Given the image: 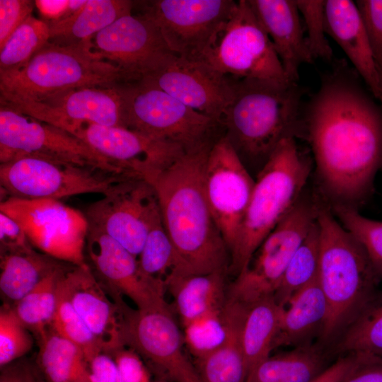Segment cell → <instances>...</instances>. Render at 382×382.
<instances>
[{
  "label": "cell",
  "mask_w": 382,
  "mask_h": 382,
  "mask_svg": "<svg viewBox=\"0 0 382 382\" xmlns=\"http://www.w3.org/2000/svg\"><path fill=\"white\" fill-rule=\"evenodd\" d=\"M329 206L357 209L382 167V111L350 76H326L303 118Z\"/></svg>",
  "instance_id": "6da1fadb"
},
{
  "label": "cell",
  "mask_w": 382,
  "mask_h": 382,
  "mask_svg": "<svg viewBox=\"0 0 382 382\" xmlns=\"http://www.w3.org/2000/svg\"><path fill=\"white\" fill-rule=\"evenodd\" d=\"M214 143L184 153L148 181L156 191L163 225L184 274L229 269V253L204 191V166Z\"/></svg>",
  "instance_id": "7a4b0ae2"
},
{
  "label": "cell",
  "mask_w": 382,
  "mask_h": 382,
  "mask_svg": "<svg viewBox=\"0 0 382 382\" xmlns=\"http://www.w3.org/2000/svg\"><path fill=\"white\" fill-rule=\"evenodd\" d=\"M320 255L318 280L328 306L321 345L335 342L376 295L381 279L360 242L318 203Z\"/></svg>",
  "instance_id": "3957f363"
},
{
  "label": "cell",
  "mask_w": 382,
  "mask_h": 382,
  "mask_svg": "<svg viewBox=\"0 0 382 382\" xmlns=\"http://www.w3.org/2000/svg\"><path fill=\"white\" fill-rule=\"evenodd\" d=\"M233 79V97L220 123L241 158L262 167L284 139L304 133L302 92L297 83Z\"/></svg>",
  "instance_id": "277c9868"
},
{
  "label": "cell",
  "mask_w": 382,
  "mask_h": 382,
  "mask_svg": "<svg viewBox=\"0 0 382 382\" xmlns=\"http://www.w3.org/2000/svg\"><path fill=\"white\" fill-rule=\"evenodd\" d=\"M310 162L299 151L295 137L284 139L262 166L255 180L250 200L229 269L236 277L301 195L311 173Z\"/></svg>",
  "instance_id": "5b68a950"
},
{
  "label": "cell",
  "mask_w": 382,
  "mask_h": 382,
  "mask_svg": "<svg viewBox=\"0 0 382 382\" xmlns=\"http://www.w3.org/2000/svg\"><path fill=\"white\" fill-rule=\"evenodd\" d=\"M125 83L120 69L83 45L48 42L21 69L0 73V102L28 100L76 88Z\"/></svg>",
  "instance_id": "8992f818"
},
{
  "label": "cell",
  "mask_w": 382,
  "mask_h": 382,
  "mask_svg": "<svg viewBox=\"0 0 382 382\" xmlns=\"http://www.w3.org/2000/svg\"><path fill=\"white\" fill-rule=\"evenodd\" d=\"M121 89L127 128L180 146L185 152L221 137L215 135L223 128L219 122L144 80L124 83Z\"/></svg>",
  "instance_id": "52a82bcc"
},
{
  "label": "cell",
  "mask_w": 382,
  "mask_h": 382,
  "mask_svg": "<svg viewBox=\"0 0 382 382\" xmlns=\"http://www.w3.org/2000/svg\"><path fill=\"white\" fill-rule=\"evenodd\" d=\"M200 60L228 76L290 82L248 0L236 1Z\"/></svg>",
  "instance_id": "ba28073f"
},
{
  "label": "cell",
  "mask_w": 382,
  "mask_h": 382,
  "mask_svg": "<svg viewBox=\"0 0 382 382\" xmlns=\"http://www.w3.org/2000/svg\"><path fill=\"white\" fill-rule=\"evenodd\" d=\"M35 157L119 175L134 176L75 135L0 105V163Z\"/></svg>",
  "instance_id": "9c48e42d"
},
{
  "label": "cell",
  "mask_w": 382,
  "mask_h": 382,
  "mask_svg": "<svg viewBox=\"0 0 382 382\" xmlns=\"http://www.w3.org/2000/svg\"><path fill=\"white\" fill-rule=\"evenodd\" d=\"M318 203L301 195L228 286V299L248 305L274 296L291 258L316 221Z\"/></svg>",
  "instance_id": "30bf717a"
},
{
  "label": "cell",
  "mask_w": 382,
  "mask_h": 382,
  "mask_svg": "<svg viewBox=\"0 0 382 382\" xmlns=\"http://www.w3.org/2000/svg\"><path fill=\"white\" fill-rule=\"evenodd\" d=\"M120 318V340L152 368L173 382H202L186 356L184 336L168 305L132 309L121 297L115 299Z\"/></svg>",
  "instance_id": "8fae6325"
},
{
  "label": "cell",
  "mask_w": 382,
  "mask_h": 382,
  "mask_svg": "<svg viewBox=\"0 0 382 382\" xmlns=\"http://www.w3.org/2000/svg\"><path fill=\"white\" fill-rule=\"evenodd\" d=\"M0 212L16 221L30 244L44 254L71 265L87 264L88 223L79 210L58 199L7 197Z\"/></svg>",
  "instance_id": "7c38bea8"
},
{
  "label": "cell",
  "mask_w": 382,
  "mask_h": 382,
  "mask_svg": "<svg viewBox=\"0 0 382 382\" xmlns=\"http://www.w3.org/2000/svg\"><path fill=\"white\" fill-rule=\"evenodd\" d=\"M236 4L233 0H149L134 1L133 8L155 24L175 55L200 60Z\"/></svg>",
  "instance_id": "4fadbf2b"
},
{
  "label": "cell",
  "mask_w": 382,
  "mask_h": 382,
  "mask_svg": "<svg viewBox=\"0 0 382 382\" xmlns=\"http://www.w3.org/2000/svg\"><path fill=\"white\" fill-rule=\"evenodd\" d=\"M132 176L112 175L70 164L24 157L0 164L1 192L7 197L54 199L86 193L105 194Z\"/></svg>",
  "instance_id": "5bb4252c"
},
{
  "label": "cell",
  "mask_w": 382,
  "mask_h": 382,
  "mask_svg": "<svg viewBox=\"0 0 382 382\" xmlns=\"http://www.w3.org/2000/svg\"><path fill=\"white\" fill-rule=\"evenodd\" d=\"M161 215L154 187L139 177L113 185L85 214L89 228L108 235L137 257Z\"/></svg>",
  "instance_id": "9a60e30c"
},
{
  "label": "cell",
  "mask_w": 382,
  "mask_h": 382,
  "mask_svg": "<svg viewBox=\"0 0 382 382\" xmlns=\"http://www.w3.org/2000/svg\"><path fill=\"white\" fill-rule=\"evenodd\" d=\"M254 185L243 161L223 134L209 151L204 170V191L229 256L236 245Z\"/></svg>",
  "instance_id": "2e32d148"
},
{
  "label": "cell",
  "mask_w": 382,
  "mask_h": 382,
  "mask_svg": "<svg viewBox=\"0 0 382 382\" xmlns=\"http://www.w3.org/2000/svg\"><path fill=\"white\" fill-rule=\"evenodd\" d=\"M122 84L112 88H70L0 103L72 134L85 123L126 127Z\"/></svg>",
  "instance_id": "e0dca14e"
},
{
  "label": "cell",
  "mask_w": 382,
  "mask_h": 382,
  "mask_svg": "<svg viewBox=\"0 0 382 382\" xmlns=\"http://www.w3.org/2000/svg\"><path fill=\"white\" fill-rule=\"evenodd\" d=\"M90 50L117 66L125 83L145 79L175 55L155 24L133 13L95 35Z\"/></svg>",
  "instance_id": "ac0fdd59"
},
{
  "label": "cell",
  "mask_w": 382,
  "mask_h": 382,
  "mask_svg": "<svg viewBox=\"0 0 382 382\" xmlns=\"http://www.w3.org/2000/svg\"><path fill=\"white\" fill-rule=\"evenodd\" d=\"M120 168L149 180L185 151L129 128L81 125L73 134Z\"/></svg>",
  "instance_id": "d6986e66"
},
{
  "label": "cell",
  "mask_w": 382,
  "mask_h": 382,
  "mask_svg": "<svg viewBox=\"0 0 382 382\" xmlns=\"http://www.w3.org/2000/svg\"><path fill=\"white\" fill-rule=\"evenodd\" d=\"M86 249L92 272L111 295L127 296L138 309L168 306L165 283L146 276L137 257L118 242L88 227Z\"/></svg>",
  "instance_id": "ffe728a7"
},
{
  "label": "cell",
  "mask_w": 382,
  "mask_h": 382,
  "mask_svg": "<svg viewBox=\"0 0 382 382\" xmlns=\"http://www.w3.org/2000/svg\"><path fill=\"white\" fill-rule=\"evenodd\" d=\"M142 80L219 123L234 93L233 77L202 60H189L176 55Z\"/></svg>",
  "instance_id": "44dd1931"
},
{
  "label": "cell",
  "mask_w": 382,
  "mask_h": 382,
  "mask_svg": "<svg viewBox=\"0 0 382 382\" xmlns=\"http://www.w3.org/2000/svg\"><path fill=\"white\" fill-rule=\"evenodd\" d=\"M59 282L73 307L100 341L103 352L122 347L119 308L110 301L89 265L64 266Z\"/></svg>",
  "instance_id": "7402d4cb"
},
{
  "label": "cell",
  "mask_w": 382,
  "mask_h": 382,
  "mask_svg": "<svg viewBox=\"0 0 382 382\" xmlns=\"http://www.w3.org/2000/svg\"><path fill=\"white\" fill-rule=\"evenodd\" d=\"M267 33L290 82L298 83L302 64L313 60L295 0H248Z\"/></svg>",
  "instance_id": "603a6c76"
},
{
  "label": "cell",
  "mask_w": 382,
  "mask_h": 382,
  "mask_svg": "<svg viewBox=\"0 0 382 382\" xmlns=\"http://www.w3.org/2000/svg\"><path fill=\"white\" fill-rule=\"evenodd\" d=\"M325 12L327 34L345 52L373 96L382 101L378 66L356 3L328 0Z\"/></svg>",
  "instance_id": "cb8c5ba5"
},
{
  "label": "cell",
  "mask_w": 382,
  "mask_h": 382,
  "mask_svg": "<svg viewBox=\"0 0 382 382\" xmlns=\"http://www.w3.org/2000/svg\"><path fill=\"white\" fill-rule=\"evenodd\" d=\"M225 274H178L166 281L183 329L222 313L228 298Z\"/></svg>",
  "instance_id": "d4e9b609"
},
{
  "label": "cell",
  "mask_w": 382,
  "mask_h": 382,
  "mask_svg": "<svg viewBox=\"0 0 382 382\" xmlns=\"http://www.w3.org/2000/svg\"><path fill=\"white\" fill-rule=\"evenodd\" d=\"M328 315V303L317 278L283 307L273 349L312 344L315 337L320 338Z\"/></svg>",
  "instance_id": "484cf974"
},
{
  "label": "cell",
  "mask_w": 382,
  "mask_h": 382,
  "mask_svg": "<svg viewBox=\"0 0 382 382\" xmlns=\"http://www.w3.org/2000/svg\"><path fill=\"white\" fill-rule=\"evenodd\" d=\"M245 305L228 300L222 312L226 336L217 348L197 359L202 382H247L248 372L240 340Z\"/></svg>",
  "instance_id": "4316f807"
},
{
  "label": "cell",
  "mask_w": 382,
  "mask_h": 382,
  "mask_svg": "<svg viewBox=\"0 0 382 382\" xmlns=\"http://www.w3.org/2000/svg\"><path fill=\"white\" fill-rule=\"evenodd\" d=\"M134 1L88 0L78 12L48 23L50 42L62 45H83L90 48L93 37L118 18L132 13Z\"/></svg>",
  "instance_id": "83f0119b"
},
{
  "label": "cell",
  "mask_w": 382,
  "mask_h": 382,
  "mask_svg": "<svg viewBox=\"0 0 382 382\" xmlns=\"http://www.w3.org/2000/svg\"><path fill=\"white\" fill-rule=\"evenodd\" d=\"M282 310L274 296L245 305L240 340L248 376L270 356Z\"/></svg>",
  "instance_id": "f1b7e54d"
},
{
  "label": "cell",
  "mask_w": 382,
  "mask_h": 382,
  "mask_svg": "<svg viewBox=\"0 0 382 382\" xmlns=\"http://www.w3.org/2000/svg\"><path fill=\"white\" fill-rule=\"evenodd\" d=\"M328 366L321 347L312 343L270 356L254 369L247 382H311Z\"/></svg>",
  "instance_id": "f546056e"
},
{
  "label": "cell",
  "mask_w": 382,
  "mask_h": 382,
  "mask_svg": "<svg viewBox=\"0 0 382 382\" xmlns=\"http://www.w3.org/2000/svg\"><path fill=\"white\" fill-rule=\"evenodd\" d=\"M61 263L46 254L28 250L1 253L0 290L15 304Z\"/></svg>",
  "instance_id": "4dcf8cb0"
},
{
  "label": "cell",
  "mask_w": 382,
  "mask_h": 382,
  "mask_svg": "<svg viewBox=\"0 0 382 382\" xmlns=\"http://www.w3.org/2000/svg\"><path fill=\"white\" fill-rule=\"evenodd\" d=\"M38 336L37 364L46 382H88V363L79 346L50 327Z\"/></svg>",
  "instance_id": "1f68e13d"
},
{
  "label": "cell",
  "mask_w": 382,
  "mask_h": 382,
  "mask_svg": "<svg viewBox=\"0 0 382 382\" xmlns=\"http://www.w3.org/2000/svg\"><path fill=\"white\" fill-rule=\"evenodd\" d=\"M339 354L382 357V295H376L335 342Z\"/></svg>",
  "instance_id": "d6a6232c"
},
{
  "label": "cell",
  "mask_w": 382,
  "mask_h": 382,
  "mask_svg": "<svg viewBox=\"0 0 382 382\" xmlns=\"http://www.w3.org/2000/svg\"><path fill=\"white\" fill-rule=\"evenodd\" d=\"M320 255L319 229L316 222L298 247L274 294L277 303L284 307L300 290L318 278Z\"/></svg>",
  "instance_id": "836d02e7"
},
{
  "label": "cell",
  "mask_w": 382,
  "mask_h": 382,
  "mask_svg": "<svg viewBox=\"0 0 382 382\" xmlns=\"http://www.w3.org/2000/svg\"><path fill=\"white\" fill-rule=\"evenodd\" d=\"M63 267L60 264L11 307L21 322L37 335L50 327L57 305V281Z\"/></svg>",
  "instance_id": "e575fe53"
},
{
  "label": "cell",
  "mask_w": 382,
  "mask_h": 382,
  "mask_svg": "<svg viewBox=\"0 0 382 382\" xmlns=\"http://www.w3.org/2000/svg\"><path fill=\"white\" fill-rule=\"evenodd\" d=\"M137 260L141 272L146 276L164 283L170 277L184 274L161 215L150 228Z\"/></svg>",
  "instance_id": "d590c367"
},
{
  "label": "cell",
  "mask_w": 382,
  "mask_h": 382,
  "mask_svg": "<svg viewBox=\"0 0 382 382\" xmlns=\"http://www.w3.org/2000/svg\"><path fill=\"white\" fill-rule=\"evenodd\" d=\"M50 38L49 23L30 16L0 48V73L25 66Z\"/></svg>",
  "instance_id": "8d00e7d4"
},
{
  "label": "cell",
  "mask_w": 382,
  "mask_h": 382,
  "mask_svg": "<svg viewBox=\"0 0 382 382\" xmlns=\"http://www.w3.org/2000/svg\"><path fill=\"white\" fill-rule=\"evenodd\" d=\"M50 328L79 346L83 352L88 363L103 352V345L73 307L59 279L57 285V305Z\"/></svg>",
  "instance_id": "74e56055"
},
{
  "label": "cell",
  "mask_w": 382,
  "mask_h": 382,
  "mask_svg": "<svg viewBox=\"0 0 382 382\" xmlns=\"http://www.w3.org/2000/svg\"><path fill=\"white\" fill-rule=\"evenodd\" d=\"M330 207L342 225L362 245L382 277V221L367 218L356 208L341 205Z\"/></svg>",
  "instance_id": "f35d334b"
},
{
  "label": "cell",
  "mask_w": 382,
  "mask_h": 382,
  "mask_svg": "<svg viewBox=\"0 0 382 382\" xmlns=\"http://www.w3.org/2000/svg\"><path fill=\"white\" fill-rule=\"evenodd\" d=\"M33 340L29 330L13 308L4 306L0 311V366L13 363L30 351Z\"/></svg>",
  "instance_id": "ab89813d"
},
{
  "label": "cell",
  "mask_w": 382,
  "mask_h": 382,
  "mask_svg": "<svg viewBox=\"0 0 382 382\" xmlns=\"http://www.w3.org/2000/svg\"><path fill=\"white\" fill-rule=\"evenodd\" d=\"M296 2L306 27V44L313 59L330 61L332 50L326 36L325 1L296 0Z\"/></svg>",
  "instance_id": "60d3db41"
},
{
  "label": "cell",
  "mask_w": 382,
  "mask_h": 382,
  "mask_svg": "<svg viewBox=\"0 0 382 382\" xmlns=\"http://www.w3.org/2000/svg\"><path fill=\"white\" fill-rule=\"evenodd\" d=\"M183 330L185 343L196 359L217 348L226 336L222 313L192 324Z\"/></svg>",
  "instance_id": "b9f144b4"
},
{
  "label": "cell",
  "mask_w": 382,
  "mask_h": 382,
  "mask_svg": "<svg viewBox=\"0 0 382 382\" xmlns=\"http://www.w3.org/2000/svg\"><path fill=\"white\" fill-rule=\"evenodd\" d=\"M363 21L375 61L382 69V0L355 1Z\"/></svg>",
  "instance_id": "7bdbcfd3"
},
{
  "label": "cell",
  "mask_w": 382,
  "mask_h": 382,
  "mask_svg": "<svg viewBox=\"0 0 382 382\" xmlns=\"http://www.w3.org/2000/svg\"><path fill=\"white\" fill-rule=\"evenodd\" d=\"M35 1L0 0V48L12 33L32 15Z\"/></svg>",
  "instance_id": "ee69618b"
},
{
  "label": "cell",
  "mask_w": 382,
  "mask_h": 382,
  "mask_svg": "<svg viewBox=\"0 0 382 382\" xmlns=\"http://www.w3.org/2000/svg\"><path fill=\"white\" fill-rule=\"evenodd\" d=\"M107 354L115 361L122 382H151L144 360L132 349L122 346Z\"/></svg>",
  "instance_id": "f6af8a7d"
},
{
  "label": "cell",
  "mask_w": 382,
  "mask_h": 382,
  "mask_svg": "<svg viewBox=\"0 0 382 382\" xmlns=\"http://www.w3.org/2000/svg\"><path fill=\"white\" fill-rule=\"evenodd\" d=\"M33 245L20 224L7 214L0 212L1 253L28 250Z\"/></svg>",
  "instance_id": "bcb514c9"
},
{
  "label": "cell",
  "mask_w": 382,
  "mask_h": 382,
  "mask_svg": "<svg viewBox=\"0 0 382 382\" xmlns=\"http://www.w3.org/2000/svg\"><path fill=\"white\" fill-rule=\"evenodd\" d=\"M363 354L340 357L311 382H343L361 360Z\"/></svg>",
  "instance_id": "7dc6e473"
},
{
  "label": "cell",
  "mask_w": 382,
  "mask_h": 382,
  "mask_svg": "<svg viewBox=\"0 0 382 382\" xmlns=\"http://www.w3.org/2000/svg\"><path fill=\"white\" fill-rule=\"evenodd\" d=\"M88 382H122L117 366L112 357L100 352L89 362Z\"/></svg>",
  "instance_id": "c3c4849f"
},
{
  "label": "cell",
  "mask_w": 382,
  "mask_h": 382,
  "mask_svg": "<svg viewBox=\"0 0 382 382\" xmlns=\"http://www.w3.org/2000/svg\"><path fill=\"white\" fill-rule=\"evenodd\" d=\"M343 382H382V357L363 354Z\"/></svg>",
  "instance_id": "681fc988"
},
{
  "label": "cell",
  "mask_w": 382,
  "mask_h": 382,
  "mask_svg": "<svg viewBox=\"0 0 382 382\" xmlns=\"http://www.w3.org/2000/svg\"><path fill=\"white\" fill-rule=\"evenodd\" d=\"M0 382H46L37 375L28 365L23 363L10 364L1 368Z\"/></svg>",
  "instance_id": "f907efd6"
},
{
  "label": "cell",
  "mask_w": 382,
  "mask_h": 382,
  "mask_svg": "<svg viewBox=\"0 0 382 382\" xmlns=\"http://www.w3.org/2000/svg\"><path fill=\"white\" fill-rule=\"evenodd\" d=\"M67 0H37L35 5L40 13L52 23L63 18L67 11Z\"/></svg>",
  "instance_id": "816d5d0a"
},
{
  "label": "cell",
  "mask_w": 382,
  "mask_h": 382,
  "mask_svg": "<svg viewBox=\"0 0 382 382\" xmlns=\"http://www.w3.org/2000/svg\"><path fill=\"white\" fill-rule=\"evenodd\" d=\"M380 88L382 92V69L378 67Z\"/></svg>",
  "instance_id": "f5cc1de1"
}]
</instances>
